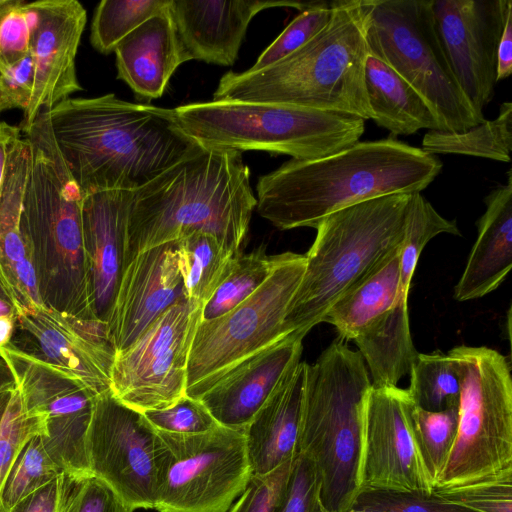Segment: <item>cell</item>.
Returning a JSON list of instances; mask_svg holds the SVG:
<instances>
[{
  "mask_svg": "<svg viewBox=\"0 0 512 512\" xmlns=\"http://www.w3.org/2000/svg\"><path fill=\"white\" fill-rule=\"evenodd\" d=\"M60 153L83 195L134 191L203 146L174 109L105 94L67 98L49 109Z\"/></svg>",
  "mask_w": 512,
  "mask_h": 512,
  "instance_id": "cell-1",
  "label": "cell"
},
{
  "mask_svg": "<svg viewBox=\"0 0 512 512\" xmlns=\"http://www.w3.org/2000/svg\"><path fill=\"white\" fill-rule=\"evenodd\" d=\"M442 167L437 156L392 137L359 141L326 157L291 159L260 176L256 209L280 230L316 229L323 218L344 207L421 192Z\"/></svg>",
  "mask_w": 512,
  "mask_h": 512,
  "instance_id": "cell-2",
  "label": "cell"
},
{
  "mask_svg": "<svg viewBox=\"0 0 512 512\" xmlns=\"http://www.w3.org/2000/svg\"><path fill=\"white\" fill-rule=\"evenodd\" d=\"M256 205L241 152L202 147L132 191L125 265L150 248L196 232L214 236L236 255Z\"/></svg>",
  "mask_w": 512,
  "mask_h": 512,
  "instance_id": "cell-3",
  "label": "cell"
},
{
  "mask_svg": "<svg viewBox=\"0 0 512 512\" xmlns=\"http://www.w3.org/2000/svg\"><path fill=\"white\" fill-rule=\"evenodd\" d=\"M329 4L328 22L307 43L263 69L224 74L213 100L284 104L369 120L362 0Z\"/></svg>",
  "mask_w": 512,
  "mask_h": 512,
  "instance_id": "cell-4",
  "label": "cell"
},
{
  "mask_svg": "<svg viewBox=\"0 0 512 512\" xmlns=\"http://www.w3.org/2000/svg\"><path fill=\"white\" fill-rule=\"evenodd\" d=\"M23 133L31 153L20 225L31 249L41 301L68 316L96 319L83 244L84 195L56 144L49 109H41Z\"/></svg>",
  "mask_w": 512,
  "mask_h": 512,
  "instance_id": "cell-5",
  "label": "cell"
},
{
  "mask_svg": "<svg viewBox=\"0 0 512 512\" xmlns=\"http://www.w3.org/2000/svg\"><path fill=\"white\" fill-rule=\"evenodd\" d=\"M370 387L362 356L342 339L306 365L298 454L315 466L325 512L349 511L360 493L364 405Z\"/></svg>",
  "mask_w": 512,
  "mask_h": 512,
  "instance_id": "cell-6",
  "label": "cell"
},
{
  "mask_svg": "<svg viewBox=\"0 0 512 512\" xmlns=\"http://www.w3.org/2000/svg\"><path fill=\"white\" fill-rule=\"evenodd\" d=\"M411 196L368 199L322 219L284 317L286 336L304 338L340 296L402 246Z\"/></svg>",
  "mask_w": 512,
  "mask_h": 512,
  "instance_id": "cell-7",
  "label": "cell"
},
{
  "mask_svg": "<svg viewBox=\"0 0 512 512\" xmlns=\"http://www.w3.org/2000/svg\"><path fill=\"white\" fill-rule=\"evenodd\" d=\"M181 128L207 148L262 150L314 160L360 141L365 120L352 114L275 103L196 102L174 109Z\"/></svg>",
  "mask_w": 512,
  "mask_h": 512,
  "instance_id": "cell-8",
  "label": "cell"
},
{
  "mask_svg": "<svg viewBox=\"0 0 512 512\" xmlns=\"http://www.w3.org/2000/svg\"><path fill=\"white\" fill-rule=\"evenodd\" d=\"M447 355L460 381L458 427L433 492L512 476L510 360L485 346L459 345Z\"/></svg>",
  "mask_w": 512,
  "mask_h": 512,
  "instance_id": "cell-9",
  "label": "cell"
},
{
  "mask_svg": "<svg viewBox=\"0 0 512 512\" xmlns=\"http://www.w3.org/2000/svg\"><path fill=\"white\" fill-rule=\"evenodd\" d=\"M432 5L433 0H362L368 52L422 96L441 131L464 132L485 118L474 110L452 74Z\"/></svg>",
  "mask_w": 512,
  "mask_h": 512,
  "instance_id": "cell-10",
  "label": "cell"
},
{
  "mask_svg": "<svg viewBox=\"0 0 512 512\" xmlns=\"http://www.w3.org/2000/svg\"><path fill=\"white\" fill-rule=\"evenodd\" d=\"M305 265L303 254H279L252 295L222 316L200 319L188 354L186 396L199 400L239 365L286 337L284 317Z\"/></svg>",
  "mask_w": 512,
  "mask_h": 512,
  "instance_id": "cell-11",
  "label": "cell"
},
{
  "mask_svg": "<svg viewBox=\"0 0 512 512\" xmlns=\"http://www.w3.org/2000/svg\"><path fill=\"white\" fill-rule=\"evenodd\" d=\"M158 434L163 450L154 509L227 512L252 477L245 430L218 425L194 435Z\"/></svg>",
  "mask_w": 512,
  "mask_h": 512,
  "instance_id": "cell-12",
  "label": "cell"
},
{
  "mask_svg": "<svg viewBox=\"0 0 512 512\" xmlns=\"http://www.w3.org/2000/svg\"><path fill=\"white\" fill-rule=\"evenodd\" d=\"M202 307L187 299L172 305L115 355L110 391L116 399L142 413L185 396L188 354Z\"/></svg>",
  "mask_w": 512,
  "mask_h": 512,
  "instance_id": "cell-13",
  "label": "cell"
},
{
  "mask_svg": "<svg viewBox=\"0 0 512 512\" xmlns=\"http://www.w3.org/2000/svg\"><path fill=\"white\" fill-rule=\"evenodd\" d=\"M163 443L144 415L97 395L86 437L90 475L106 483L129 507L154 509Z\"/></svg>",
  "mask_w": 512,
  "mask_h": 512,
  "instance_id": "cell-14",
  "label": "cell"
},
{
  "mask_svg": "<svg viewBox=\"0 0 512 512\" xmlns=\"http://www.w3.org/2000/svg\"><path fill=\"white\" fill-rule=\"evenodd\" d=\"M0 357L14 375L27 412L41 417L47 451L67 473L89 476L86 437L97 395L11 342L0 346Z\"/></svg>",
  "mask_w": 512,
  "mask_h": 512,
  "instance_id": "cell-15",
  "label": "cell"
},
{
  "mask_svg": "<svg viewBox=\"0 0 512 512\" xmlns=\"http://www.w3.org/2000/svg\"><path fill=\"white\" fill-rule=\"evenodd\" d=\"M412 405L407 389L370 387L364 405L360 492H433L411 428Z\"/></svg>",
  "mask_w": 512,
  "mask_h": 512,
  "instance_id": "cell-16",
  "label": "cell"
},
{
  "mask_svg": "<svg viewBox=\"0 0 512 512\" xmlns=\"http://www.w3.org/2000/svg\"><path fill=\"white\" fill-rule=\"evenodd\" d=\"M436 30L452 74L474 110L492 101L497 53L511 0H433Z\"/></svg>",
  "mask_w": 512,
  "mask_h": 512,
  "instance_id": "cell-17",
  "label": "cell"
},
{
  "mask_svg": "<svg viewBox=\"0 0 512 512\" xmlns=\"http://www.w3.org/2000/svg\"><path fill=\"white\" fill-rule=\"evenodd\" d=\"M15 323L30 347L23 350L76 378L95 395L110 390L116 352L106 322L68 316L43 305L17 313Z\"/></svg>",
  "mask_w": 512,
  "mask_h": 512,
  "instance_id": "cell-18",
  "label": "cell"
},
{
  "mask_svg": "<svg viewBox=\"0 0 512 512\" xmlns=\"http://www.w3.org/2000/svg\"><path fill=\"white\" fill-rule=\"evenodd\" d=\"M28 11L35 83L19 127L21 132L34 122L41 109H51L82 90L75 59L87 19L85 8L76 0L28 2Z\"/></svg>",
  "mask_w": 512,
  "mask_h": 512,
  "instance_id": "cell-19",
  "label": "cell"
},
{
  "mask_svg": "<svg viewBox=\"0 0 512 512\" xmlns=\"http://www.w3.org/2000/svg\"><path fill=\"white\" fill-rule=\"evenodd\" d=\"M183 300L177 241L132 258L123 269L107 321L116 354L130 347L163 312Z\"/></svg>",
  "mask_w": 512,
  "mask_h": 512,
  "instance_id": "cell-20",
  "label": "cell"
},
{
  "mask_svg": "<svg viewBox=\"0 0 512 512\" xmlns=\"http://www.w3.org/2000/svg\"><path fill=\"white\" fill-rule=\"evenodd\" d=\"M311 3L284 0H172L170 14L188 61L200 60L230 66L236 61L248 25L257 13L276 7L303 11Z\"/></svg>",
  "mask_w": 512,
  "mask_h": 512,
  "instance_id": "cell-21",
  "label": "cell"
},
{
  "mask_svg": "<svg viewBox=\"0 0 512 512\" xmlns=\"http://www.w3.org/2000/svg\"><path fill=\"white\" fill-rule=\"evenodd\" d=\"M132 191L110 190L84 195L83 244L91 307L96 319L108 321L124 269L126 227Z\"/></svg>",
  "mask_w": 512,
  "mask_h": 512,
  "instance_id": "cell-22",
  "label": "cell"
},
{
  "mask_svg": "<svg viewBox=\"0 0 512 512\" xmlns=\"http://www.w3.org/2000/svg\"><path fill=\"white\" fill-rule=\"evenodd\" d=\"M30 153L28 139L19 136L10 149L0 191V285L16 314L43 306L31 249L20 225Z\"/></svg>",
  "mask_w": 512,
  "mask_h": 512,
  "instance_id": "cell-23",
  "label": "cell"
},
{
  "mask_svg": "<svg viewBox=\"0 0 512 512\" xmlns=\"http://www.w3.org/2000/svg\"><path fill=\"white\" fill-rule=\"evenodd\" d=\"M303 337L290 334L225 376L199 400L218 424L245 430L290 366L299 361Z\"/></svg>",
  "mask_w": 512,
  "mask_h": 512,
  "instance_id": "cell-24",
  "label": "cell"
},
{
  "mask_svg": "<svg viewBox=\"0 0 512 512\" xmlns=\"http://www.w3.org/2000/svg\"><path fill=\"white\" fill-rule=\"evenodd\" d=\"M306 362L296 361L245 428L252 476H264L298 455Z\"/></svg>",
  "mask_w": 512,
  "mask_h": 512,
  "instance_id": "cell-25",
  "label": "cell"
},
{
  "mask_svg": "<svg viewBox=\"0 0 512 512\" xmlns=\"http://www.w3.org/2000/svg\"><path fill=\"white\" fill-rule=\"evenodd\" d=\"M114 52L117 78L146 100L160 98L176 69L188 61L170 8L128 34Z\"/></svg>",
  "mask_w": 512,
  "mask_h": 512,
  "instance_id": "cell-26",
  "label": "cell"
},
{
  "mask_svg": "<svg viewBox=\"0 0 512 512\" xmlns=\"http://www.w3.org/2000/svg\"><path fill=\"white\" fill-rule=\"evenodd\" d=\"M477 238L454 288L457 301L481 298L497 289L512 267V174L485 198Z\"/></svg>",
  "mask_w": 512,
  "mask_h": 512,
  "instance_id": "cell-27",
  "label": "cell"
},
{
  "mask_svg": "<svg viewBox=\"0 0 512 512\" xmlns=\"http://www.w3.org/2000/svg\"><path fill=\"white\" fill-rule=\"evenodd\" d=\"M370 119L392 135L421 129L440 130V123L422 96L378 58L368 55L364 72Z\"/></svg>",
  "mask_w": 512,
  "mask_h": 512,
  "instance_id": "cell-28",
  "label": "cell"
},
{
  "mask_svg": "<svg viewBox=\"0 0 512 512\" xmlns=\"http://www.w3.org/2000/svg\"><path fill=\"white\" fill-rule=\"evenodd\" d=\"M371 376V386L390 387L409 375L417 358L411 337L408 297L368 325L354 340Z\"/></svg>",
  "mask_w": 512,
  "mask_h": 512,
  "instance_id": "cell-29",
  "label": "cell"
},
{
  "mask_svg": "<svg viewBox=\"0 0 512 512\" xmlns=\"http://www.w3.org/2000/svg\"><path fill=\"white\" fill-rule=\"evenodd\" d=\"M401 247L340 296L326 312L322 322L333 325L342 340L353 341L395 304L400 292Z\"/></svg>",
  "mask_w": 512,
  "mask_h": 512,
  "instance_id": "cell-30",
  "label": "cell"
},
{
  "mask_svg": "<svg viewBox=\"0 0 512 512\" xmlns=\"http://www.w3.org/2000/svg\"><path fill=\"white\" fill-rule=\"evenodd\" d=\"M422 149L430 154H457L510 162L512 150V103L503 102L493 120L464 132L428 131Z\"/></svg>",
  "mask_w": 512,
  "mask_h": 512,
  "instance_id": "cell-31",
  "label": "cell"
},
{
  "mask_svg": "<svg viewBox=\"0 0 512 512\" xmlns=\"http://www.w3.org/2000/svg\"><path fill=\"white\" fill-rule=\"evenodd\" d=\"M177 253L185 298L203 306L225 277L235 255L204 232L177 241Z\"/></svg>",
  "mask_w": 512,
  "mask_h": 512,
  "instance_id": "cell-32",
  "label": "cell"
},
{
  "mask_svg": "<svg viewBox=\"0 0 512 512\" xmlns=\"http://www.w3.org/2000/svg\"><path fill=\"white\" fill-rule=\"evenodd\" d=\"M279 254L267 255L262 247L248 253H237L225 277L203 305L201 320L222 316L252 295L270 276Z\"/></svg>",
  "mask_w": 512,
  "mask_h": 512,
  "instance_id": "cell-33",
  "label": "cell"
},
{
  "mask_svg": "<svg viewBox=\"0 0 512 512\" xmlns=\"http://www.w3.org/2000/svg\"><path fill=\"white\" fill-rule=\"evenodd\" d=\"M67 473L47 451L40 434L21 447L0 488V512H8L22 499Z\"/></svg>",
  "mask_w": 512,
  "mask_h": 512,
  "instance_id": "cell-34",
  "label": "cell"
},
{
  "mask_svg": "<svg viewBox=\"0 0 512 512\" xmlns=\"http://www.w3.org/2000/svg\"><path fill=\"white\" fill-rule=\"evenodd\" d=\"M172 0H102L96 7L90 33L92 46L102 54L150 18L167 12Z\"/></svg>",
  "mask_w": 512,
  "mask_h": 512,
  "instance_id": "cell-35",
  "label": "cell"
},
{
  "mask_svg": "<svg viewBox=\"0 0 512 512\" xmlns=\"http://www.w3.org/2000/svg\"><path fill=\"white\" fill-rule=\"evenodd\" d=\"M409 375L407 391L417 407L431 412L458 407L460 381L446 353H419Z\"/></svg>",
  "mask_w": 512,
  "mask_h": 512,
  "instance_id": "cell-36",
  "label": "cell"
},
{
  "mask_svg": "<svg viewBox=\"0 0 512 512\" xmlns=\"http://www.w3.org/2000/svg\"><path fill=\"white\" fill-rule=\"evenodd\" d=\"M410 423L418 452L434 487L456 438L458 407L431 412L413 403Z\"/></svg>",
  "mask_w": 512,
  "mask_h": 512,
  "instance_id": "cell-37",
  "label": "cell"
},
{
  "mask_svg": "<svg viewBox=\"0 0 512 512\" xmlns=\"http://www.w3.org/2000/svg\"><path fill=\"white\" fill-rule=\"evenodd\" d=\"M442 233L461 235L456 223L441 216L421 192L412 193L400 251V291L409 294L421 252L432 238Z\"/></svg>",
  "mask_w": 512,
  "mask_h": 512,
  "instance_id": "cell-38",
  "label": "cell"
},
{
  "mask_svg": "<svg viewBox=\"0 0 512 512\" xmlns=\"http://www.w3.org/2000/svg\"><path fill=\"white\" fill-rule=\"evenodd\" d=\"M330 15L331 8L328 2L312 1L311 5L301 11L261 53L248 70L263 69L299 49L326 25Z\"/></svg>",
  "mask_w": 512,
  "mask_h": 512,
  "instance_id": "cell-39",
  "label": "cell"
},
{
  "mask_svg": "<svg viewBox=\"0 0 512 512\" xmlns=\"http://www.w3.org/2000/svg\"><path fill=\"white\" fill-rule=\"evenodd\" d=\"M352 509L372 512H477L431 493L362 491Z\"/></svg>",
  "mask_w": 512,
  "mask_h": 512,
  "instance_id": "cell-40",
  "label": "cell"
},
{
  "mask_svg": "<svg viewBox=\"0 0 512 512\" xmlns=\"http://www.w3.org/2000/svg\"><path fill=\"white\" fill-rule=\"evenodd\" d=\"M42 432L41 417L27 412L16 386L0 425V488L22 445Z\"/></svg>",
  "mask_w": 512,
  "mask_h": 512,
  "instance_id": "cell-41",
  "label": "cell"
},
{
  "mask_svg": "<svg viewBox=\"0 0 512 512\" xmlns=\"http://www.w3.org/2000/svg\"><path fill=\"white\" fill-rule=\"evenodd\" d=\"M142 414L154 429L172 434H200L220 425L200 400L186 395L169 407Z\"/></svg>",
  "mask_w": 512,
  "mask_h": 512,
  "instance_id": "cell-42",
  "label": "cell"
},
{
  "mask_svg": "<svg viewBox=\"0 0 512 512\" xmlns=\"http://www.w3.org/2000/svg\"><path fill=\"white\" fill-rule=\"evenodd\" d=\"M294 459L267 475L252 476L236 503L227 512H275L284 497Z\"/></svg>",
  "mask_w": 512,
  "mask_h": 512,
  "instance_id": "cell-43",
  "label": "cell"
},
{
  "mask_svg": "<svg viewBox=\"0 0 512 512\" xmlns=\"http://www.w3.org/2000/svg\"><path fill=\"white\" fill-rule=\"evenodd\" d=\"M433 493L477 512H512V476Z\"/></svg>",
  "mask_w": 512,
  "mask_h": 512,
  "instance_id": "cell-44",
  "label": "cell"
},
{
  "mask_svg": "<svg viewBox=\"0 0 512 512\" xmlns=\"http://www.w3.org/2000/svg\"><path fill=\"white\" fill-rule=\"evenodd\" d=\"M319 479L312 461L298 454L283 499L275 512H325L319 498Z\"/></svg>",
  "mask_w": 512,
  "mask_h": 512,
  "instance_id": "cell-45",
  "label": "cell"
},
{
  "mask_svg": "<svg viewBox=\"0 0 512 512\" xmlns=\"http://www.w3.org/2000/svg\"><path fill=\"white\" fill-rule=\"evenodd\" d=\"M106 483L89 475L81 477L62 512H133Z\"/></svg>",
  "mask_w": 512,
  "mask_h": 512,
  "instance_id": "cell-46",
  "label": "cell"
},
{
  "mask_svg": "<svg viewBox=\"0 0 512 512\" xmlns=\"http://www.w3.org/2000/svg\"><path fill=\"white\" fill-rule=\"evenodd\" d=\"M80 478L70 473L62 474L22 499L8 512H62Z\"/></svg>",
  "mask_w": 512,
  "mask_h": 512,
  "instance_id": "cell-47",
  "label": "cell"
},
{
  "mask_svg": "<svg viewBox=\"0 0 512 512\" xmlns=\"http://www.w3.org/2000/svg\"><path fill=\"white\" fill-rule=\"evenodd\" d=\"M512 72V8L507 12L497 53V80H505Z\"/></svg>",
  "mask_w": 512,
  "mask_h": 512,
  "instance_id": "cell-48",
  "label": "cell"
},
{
  "mask_svg": "<svg viewBox=\"0 0 512 512\" xmlns=\"http://www.w3.org/2000/svg\"><path fill=\"white\" fill-rule=\"evenodd\" d=\"M22 135L19 127L0 121V191L4 180L10 149L16 139Z\"/></svg>",
  "mask_w": 512,
  "mask_h": 512,
  "instance_id": "cell-49",
  "label": "cell"
},
{
  "mask_svg": "<svg viewBox=\"0 0 512 512\" xmlns=\"http://www.w3.org/2000/svg\"><path fill=\"white\" fill-rule=\"evenodd\" d=\"M16 386L14 375L7 363L0 357V391Z\"/></svg>",
  "mask_w": 512,
  "mask_h": 512,
  "instance_id": "cell-50",
  "label": "cell"
},
{
  "mask_svg": "<svg viewBox=\"0 0 512 512\" xmlns=\"http://www.w3.org/2000/svg\"><path fill=\"white\" fill-rule=\"evenodd\" d=\"M15 325V318L2 317L0 318V346L10 342L13 329Z\"/></svg>",
  "mask_w": 512,
  "mask_h": 512,
  "instance_id": "cell-51",
  "label": "cell"
},
{
  "mask_svg": "<svg viewBox=\"0 0 512 512\" xmlns=\"http://www.w3.org/2000/svg\"><path fill=\"white\" fill-rule=\"evenodd\" d=\"M14 388L0 391V425L6 412V409L8 407V404L10 402V399L12 397Z\"/></svg>",
  "mask_w": 512,
  "mask_h": 512,
  "instance_id": "cell-52",
  "label": "cell"
},
{
  "mask_svg": "<svg viewBox=\"0 0 512 512\" xmlns=\"http://www.w3.org/2000/svg\"><path fill=\"white\" fill-rule=\"evenodd\" d=\"M2 317H16V310L14 306L5 298L0 297V318Z\"/></svg>",
  "mask_w": 512,
  "mask_h": 512,
  "instance_id": "cell-53",
  "label": "cell"
},
{
  "mask_svg": "<svg viewBox=\"0 0 512 512\" xmlns=\"http://www.w3.org/2000/svg\"><path fill=\"white\" fill-rule=\"evenodd\" d=\"M11 108H14V106L0 83V114Z\"/></svg>",
  "mask_w": 512,
  "mask_h": 512,
  "instance_id": "cell-54",
  "label": "cell"
},
{
  "mask_svg": "<svg viewBox=\"0 0 512 512\" xmlns=\"http://www.w3.org/2000/svg\"><path fill=\"white\" fill-rule=\"evenodd\" d=\"M0 297L7 299L6 294H5L4 290H3V288L1 287V285H0Z\"/></svg>",
  "mask_w": 512,
  "mask_h": 512,
  "instance_id": "cell-55",
  "label": "cell"
},
{
  "mask_svg": "<svg viewBox=\"0 0 512 512\" xmlns=\"http://www.w3.org/2000/svg\"><path fill=\"white\" fill-rule=\"evenodd\" d=\"M347 512H372V511H366V510H358V509H350Z\"/></svg>",
  "mask_w": 512,
  "mask_h": 512,
  "instance_id": "cell-56",
  "label": "cell"
},
{
  "mask_svg": "<svg viewBox=\"0 0 512 512\" xmlns=\"http://www.w3.org/2000/svg\"><path fill=\"white\" fill-rule=\"evenodd\" d=\"M7 0H0V7L6 3Z\"/></svg>",
  "mask_w": 512,
  "mask_h": 512,
  "instance_id": "cell-57",
  "label": "cell"
}]
</instances>
